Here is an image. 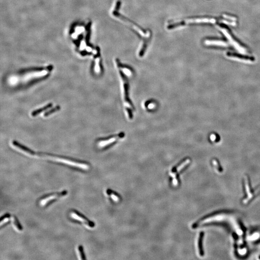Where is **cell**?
Here are the masks:
<instances>
[{"label": "cell", "instance_id": "obj_1", "mask_svg": "<svg viewBox=\"0 0 260 260\" xmlns=\"http://www.w3.org/2000/svg\"><path fill=\"white\" fill-rule=\"evenodd\" d=\"M37 156H43V157H47L49 158H51L52 160L54 161H58L59 162L64 163L70 166H74L75 167H78V168H80L84 170H87L90 168V165L88 163L83 162L81 161H79L78 160H74L69 158L66 157H60L57 156H52L51 155L46 154L43 153H37Z\"/></svg>", "mask_w": 260, "mask_h": 260}, {"label": "cell", "instance_id": "obj_2", "mask_svg": "<svg viewBox=\"0 0 260 260\" xmlns=\"http://www.w3.org/2000/svg\"><path fill=\"white\" fill-rule=\"evenodd\" d=\"M120 82L121 85V90L123 95V102L126 109V114L128 118L131 119L132 117L131 110L133 109L132 106L128 100V83L125 77L120 72Z\"/></svg>", "mask_w": 260, "mask_h": 260}, {"label": "cell", "instance_id": "obj_3", "mask_svg": "<svg viewBox=\"0 0 260 260\" xmlns=\"http://www.w3.org/2000/svg\"><path fill=\"white\" fill-rule=\"evenodd\" d=\"M113 14L115 17L120 18L121 20H123V21H124L125 22L128 23L129 25L131 26L132 28H134V29H135L137 32H138V33L140 35H141L144 37H147L150 35V33L149 32L146 33L145 30H142V29H141L139 27L136 26L135 24H134V23L131 22L128 18H126V17H124L123 15L120 14V13H119L117 10H114V11L113 12Z\"/></svg>", "mask_w": 260, "mask_h": 260}, {"label": "cell", "instance_id": "obj_4", "mask_svg": "<svg viewBox=\"0 0 260 260\" xmlns=\"http://www.w3.org/2000/svg\"><path fill=\"white\" fill-rule=\"evenodd\" d=\"M70 216L72 219L82 223L89 228H94L95 226L94 223L90 221L83 215L77 211L75 210L72 211L70 212Z\"/></svg>", "mask_w": 260, "mask_h": 260}, {"label": "cell", "instance_id": "obj_5", "mask_svg": "<svg viewBox=\"0 0 260 260\" xmlns=\"http://www.w3.org/2000/svg\"><path fill=\"white\" fill-rule=\"evenodd\" d=\"M67 193L68 192L65 190L64 191L59 193H55L49 195H46L40 199L39 201V204L40 206L42 207L45 206L46 205H47L52 201L55 200L58 198L62 197L63 196H66V195L67 194Z\"/></svg>", "mask_w": 260, "mask_h": 260}, {"label": "cell", "instance_id": "obj_6", "mask_svg": "<svg viewBox=\"0 0 260 260\" xmlns=\"http://www.w3.org/2000/svg\"><path fill=\"white\" fill-rule=\"evenodd\" d=\"M220 29H221V30L223 32V34L226 36L227 39H228V40H229L230 43H231L232 45L238 51L240 52V53L243 54H245L247 53L246 49L242 47V46H241L236 40H234V39L229 33L228 32L226 29H224V28H220Z\"/></svg>", "mask_w": 260, "mask_h": 260}, {"label": "cell", "instance_id": "obj_7", "mask_svg": "<svg viewBox=\"0 0 260 260\" xmlns=\"http://www.w3.org/2000/svg\"><path fill=\"white\" fill-rule=\"evenodd\" d=\"M227 56L229 57H233L236 58L237 59H238L239 60H243V61H249V62H252L254 61L255 60V58L253 57H247V56H242L240 54H238L236 53H228L227 54Z\"/></svg>", "mask_w": 260, "mask_h": 260}, {"label": "cell", "instance_id": "obj_8", "mask_svg": "<svg viewBox=\"0 0 260 260\" xmlns=\"http://www.w3.org/2000/svg\"><path fill=\"white\" fill-rule=\"evenodd\" d=\"M205 43L206 45H217L221 46H224L226 47L228 46V44L226 43L225 42L222 41V40H206L205 42Z\"/></svg>", "mask_w": 260, "mask_h": 260}, {"label": "cell", "instance_id": "obj_9", "mask_svg": "<svg viewBox=\"0 0 260 260\" xmlns=\"http://www.w3.org/2000/svg\"><path fill=\"white\" fill-rule=\"evenodd\" d=\"M204 233L203 232H201L200 234L199 238L198 239V252L199 253L201 256H203L204 253L203 252V246H202V243H203V237H204Z\"/></svg>", "mask_w": 260, "mask_h": 260}, {"label": "cell", "instance_id": "obj_10", "mask_svg": "<svg viewBox=\"0 0 260 260\" xmlns=\"http://www.w3.org/2000/svg\"><path fill=\"white\" fill-rule=\"evenodd\" d=\"M120 137V135H119L118 136H115L114 137L110 138L108 140H103L102 141H101L99 143V146L100 147H105L106 146H108L110 144L114 143Z\"/></svg>", "mask_w": 260, "mask_h": 260}, {"label": "cell", "instance_id": "obj_11", "mask_svg": "<svg viewBox=\"0 0 260 260\" xmlns=\"http://www.w3.org/2000/svg\"><path fill=\"white\" fill-rule=\"evenodd\" d=\"M116 64H117V65L118 68H120L123 70V72L128 77L131 76V75H132V72L130 69L128 68L124 67L122 66L121 63H120V62L118 60V59H116Z\"/></svg>", "mask_w": 260, "mask_h": 260}, {"label": "cell", "instance_id": "obj_12", "mask_svg": "<svg viewBox=\"0 0 260 260\" xmlns=\"http://www.w3.org/2000/svg\"><path fill=\"white\" fill-rule=\"evenodd\" d=\"M190 162V159H188L183 161V162L180 164H179L178 166L174 168L172 171V174H174L175 172H179L180 171L182 170L185 166H186Z\"/></svg>", "mask_w": 260, "mask_h": 260}, {"label": "cell", "instance_id": "obj_13", "mask_svg": "<svg viewBox=\"0 0 260 260\" xmlns=\"http://www.w3.org/2000/svg\"><path fill=\"white\" fill-rule=\"evenodd\" d=\"M11 218L12 222H13V223L14 226V227L17 228V230H18V231H22V229H23L22 228V227L21 224L19 222L18 220H17V219L16 218V217H15L14 216H12L11 217Z\"/></svg>", "mask_w": 260, "mask_h": 260}, {"label": "cell", "instance_id": "obj_14", "mask_svg": "<svg viewBox=\"0 0 260 260\" xmlns=\"http://www.w3.org/2000/svg\"><path fill=\"white\" fill-rule=\"evenodd\" d=\"M53 105V104L52 103H50V104H49L48 105H47V106H45L43 107V108H41L40 109H37L35 111H34L33 112H32V115L33 116V117H35L36 116H37V115L40 114L41 112L45 110L46 109H49L51 107H52V106Z\"/></svg>", "mask_w": 260, "mask_h": 260}, {"label": "cell", "instance_id": "obj_15", "mask_svg": "<svg viewBox=\"0 0 260 260\" xmlns=\"http://www.w3.org/2000/svg\"><path fill=\"white\" fill-rule=\"evenodd\" d=\"M106 193L107 194L109 195L110 196V197H111L113 200H114L115 201H118L120 200L119 198L120 197L118 194L110 189H108L106 190Z\"/></svg>", "mask_w": 260, "mask_h": 260}, {"label": "cell", "instance_id": "obj_16", "mask_svg": "<svg viewBox=\"0 0 260 260\" xmlns=\"http://www.w3.org/2000/svg\"><path fill=\"white\" fill-rule=\"evenodd\" d=\"M11 218V215L8 214L6 213V215H4L2 217H1V226H3V224H5L6 223H7L9 221V219Z\"/></svg>", "mask_w": 260, "mask_h": 260}, {"label": "cell", "instance_id": "obj_17", "mask_svg": "<svg viewBox=\"0 0 260 260\" xmlns=\"http://www.w3.org/2000/svg\"><path fill=\"white\" fill-rule=\"evenodd\" d=\"M78 251L80 257V259L81 260H85L86 257H85V254L84 253V251H83V247L81 246V245L78 246Z\"/></svg>", "mask_w": 260, "mask_h": 260}, {"label": "cell", "instance_id": "obj_18", "mask_svg": "<svg viewBox=\"0 0 260 260\" xmlns=\"http://www.w3.org/2000/svg\"><path fill=\"white\" fill-rule=\"evenodd\" d=\"M60 109V107L59 106H56L55 108H54V109H52L51 110H50V111H49L47 112H46L44 114V116H48L49 115L51 114L52 113H54V112H55L57 111H58Z\"/></svg>", "mask_w": 260, "mask_h": 260}, {"label": "cell", "instance_id": "obj_19", "mask_svg": "<svg viewBox=\"0 0 260 260\" xmlns=\"http://www.w3.org/2000/svg\"><path fill=\"white\" fill-rule=\"evenodd\" d=\"M155 107V103H149V105L147 106V108L150 109H153Z\"/></svg>", "mask_w": 260, "mask_h": 260}, {"label": "cell", "instance_id": "obj_20", "mask_svg": "<svg viewBox=\"0 0 260 260\" xmlns=\"http://www.w3.org/2000/svg\"><path fill=\"white\" fill-rule=\"evenodd\" d=\"M223 17L226 18H228L229 19H230V20H236V18L235 17H229L228 16H226V15H225V14H223Z\"/></svg>", "mask_w": 260, "mask_h": 260}, {"label": "cell", "instance_id": "obj_21", "mask_svg": "<svg viewBox=\"0 0 260 260\" xmlns=\"http://www.w3.org/2000/svg\"><path fill=\"white\" fill-rule=\"evenodd\" d=\"M211 136H212L213 137H212V136H211V139L212 141L215 140V135H214V134H212V135Z\"/></svg>", "mask_w": 260, "mask_h": 260}]
</instances>
